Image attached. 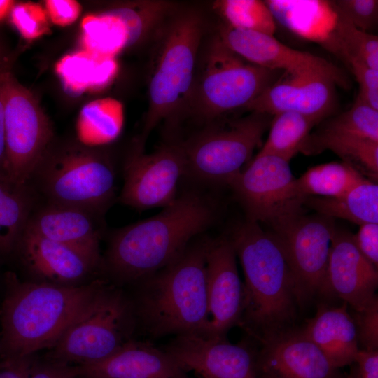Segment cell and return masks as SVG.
<instances>
[{
  "label": "cell",
  "instance_id": "obj_1",
  "mask_svg": "<svg viewBox=\"0 0 378 378\" xmlns=\"http://www.w3.org/2000/svg\"><path fill=\"white\" fill-rule=\"evenodd\" d=\"M216 216L211 200L185 192L159 214L116 230L109 239L105 267L117 280L135 284L174 261Z\"/></svg>",
  "mask_w": 378,
  "mask_h": 378
},
{
  "label": "cell",
  "instance_id": "obj_2",
  "mask_svg": "<svg viewBox=\"0 0 378 378\" xmlns=\"http://www.w3.org/2000/svg\"><path fill=\"white\" fill-rule=\"evenodd\" d=\"M4 281L0 314L2 360L51 349L106 284L102 280L71 286L22 281L12 272L6 273Z\"/></svg>",
  "mask_w": 378,
  "mask_h": 378
},
{
  "label": "cell",
  "instance_id": "obj_3",
  "mask_svg": "<svg viewBox=\"0 0 378 378\" xmlns=\"http://www.w3.org/2000/svg\"><path fill=\"white\" fill-rule=\"evenodd\" d=\"M229 237L244 275L239 325L259 342L293 327L298 303L293 273L279 239L247 219Z\"/></svg>",
  "mask_w": 378,
  "mask_h": 378
},
{
  "label": "cell",
  "instance_id": "obj_4",
  "mask_svg": "<svg viewBox=\"0 0 378 378\" xmlns=\"http://www.w3.org/2000/svg\"><path fill=\"white\" fill-rule=\"evenodd\" d=\"M209 240L191 241L170 264L135 283L130 299L137 327L149 337L207 334Z\"/></svg>",
  "mask_w": 378,
  "mask_h": 378
},
{
  "label": "cell",
  "instance_id": "obj_5",
  "mask_svg": "<svg viewBox=\"0 0 378 378\" xmlns=\"http://www.w3.org/2000/svg\"><path fill=\"white\" fill-rule=\"evenodd\" d=\"M200 14H178L161 31L148 85V108L136 144L144 148L152 131L186 107L195 76L204 34Z\"/></svg>",
  "mask_w": 378,
  "mask_h": 378
},
{
  "label": "cell",
  "instance_id": "obj_6",
  "mask_svg": "<svg viewBox=\"0 0 378 378\" xmlns=\"http://www.w3.org/2000/svg\"><path fill=\"white\" fill-rule=\"evenodd\" d=\"M116 172L110 156L81 141L49 147L29 185L48 202L78 206L102 215L115 197Z\"/></svg>",
  "mask_w": 378,
  "mask_h": 378
},
{
  "label": "cell",
  "instance_id": "obj_7",
  "mask_svg": "<svg viewBox=\"0 0 378 378\" xmlns=\"http://www.w3.org/2000/svg\"><path fill=\"white\" fill-rule=\"evenodd\" d=\"M202 64L186 108L207 122L244 108L283 73L246 61L217 34L209 43Z\"/></svg>",
  "mask_w": 378,
  "mask_h": 378
},
{
  "label": "cell",
  "instance_id": "obj_8",
  "mask_svg": "<svg viewBox=\"0 0 378 378\" xmlns=\"http://www.w3.org/2000/svg\"><path fill=\"white\" fill-rule=\"evenodd\" d=\"M130 298L106 283L49 350L48 360L71 366L102 360L134 340Z\"/></svg>",
  "mask_w": 378,
  "mask_h": 378
},
{
  "label": "cell",
  "instance_id": "obj_9",
  "mask_svg": "<svg viewBox=\"0 0 378 378\" xmlns=\"http://www.w3.org/2000/svg\"><path fill=\"white\" fill-rule=\"evenodd\" d=\"M273 115L251 111L232 119L223 118L181 143L186 174L208 183H229L241 171L270 127Z\"/></svg>",
  "mask_w": 378,
  "mask_h": 378
},
{
  "label": "cell",
  "instance_id": "obj_10",
  "mask_svg": "<svg viewBox=\"0 0 378 378\" xmlns=\"http://www.w3.org/2000/svg\"><path fill=\"white\" fill-rule=\"evenodd\" d=\"M0 95L8 178L15 186H29L36 167L53 142L52 127L36 98L19 83L10 68L0 69Z\"/></svg>",
  "mask_w": 378,
  "mask_h": 378
},
{
  "label": "cell",
  "instance_id": "obj_11",
  "mask_svg": "<svg viewBox=\"0 0 378 378\" xmlns=\"http://www.w3.org/2000/svg\"><path fill=\"white\" fill-rule=\"evenodd\" d=\"M280 241L293 273L299 306L324 296L335 218L305 211L284 218L270 226Z\"/></svg>",
  "mask_w": 378,
  "mask_h": 378
},
{
  "label": "cell",
  "instance_id": "obj_12",
  "mask_svg": "<svg viewBox=\"0 0 378 378\" xmlns=\"http://www.w3.org/2000/svg\"><path fill=\"white\" fill-rule=\"evenodd\" d=\"M295 178L289 162L273 154L258 153L228 186L247 220L270 226L304 211L295 192Z\"/></svg>",
  "mask_w": 378,
  "mask_h": 378
},
{
  "label": "cell",
  "instance_id": "obj_13",
  "mask_svg": "<svg viewBox=\"0 0 378 378\" xmlns=\"http://www.w3.org/2000/svg\"><path fill=\"white\" fill-rule=\"evenodd\" d=\"M122 172V204L139 210L164 208L178 197L179 180L187 172L186 157L181 144L164 145L151 153L135 146Z\"/></svg>",
  "mask_w": 378,
  "mask_h": 378
},
{
  "label": "cell",
  "instance_id": "obj_14",
  "mask_svg": "<svg viewBox=\"0 0 378 378\" xmlns=\"http://www.w3.org/2000/svg\"><path fill=\"white\" fill-rule=\"evenodd\" d=\"M162 349L184 370L200 378H258V349L251 340L232 344L226 337L181 335Z\"/></svg>",
  "mask_w": 378,
  "mask_h": 378
},
{
  "label": "cell",
  "instance_id": "obj_15",
  "mask_svg": "<svg viewBox=\"0 0 378 378\" xmlns=\"http://www.w3.org/2000/svg\"><path fill=\"white\" fill-rule=\"evenodd\" d=\"M336 85L335 77L320 70L284 71L244 109L272 115L293 111L323 120L335 107Z\"/></svg>",
  "mask_w": 378,
  "mask_h": 378
},
{
  "label": "cell",
  "instance_id": "obj_16",
  "mask_svg": "<svg viewBox=\"0 0 378 378\" xmlns=\"http://www.w3.org/2000/svg\"><path fill=\"white\" fill-rule=\"evenodd\" d=\"M257 352L258 378H343L303 332L294 327L260 342Z\"/></svg>",
  "mask_w": 378,
  "mask_h": 378
},
{
  "label": "cell",
  "instance_id": "obj_17",
  "mask_svg": "<svg viewBox=\"0 0 378 378\" xmlns=\"http://www.w3.org/2000/svg\"><path fill=\"white\" fill-rule=\"evenodd\" d=\"M229 237L209 239L206 251V291L210 318L206 336L226 337L239 325L244 309V286Z\"/></svg>",
  "mask_w": 378,
  "mask_h": 378
},
{
  "label": "cell",
  "instance_id": "obj_18",
  "mask_svg": "<svg viewBox=\"0 0 378 378\" xmlns=\"http://www.w3.org/2000/svg\"><path fill=\"white\" fill-rule=\"evenodd\" d=\"M378 286L377 267L358 250L353 234L336 226L326 274V298L337 297L357 311L365 307Z\"/></svg>",
  "mask_w": 378,
  "mask_h": 378
},
{
  "label": "cell",
  "instance_id": "obj_19",
  "mask_svg": "<svg viewBox=\"0 0 378 378\" xmlns=\"http://www.w3.org/2000/svg\"><path fill=\"white\" fill-rule=\"evenodd\" d=\"M217 35L230 49L255 65L283 72L317 69L332 75L340 86L349 87L348 78L334 64L312 53L291 48L274 36L233 28L225 23L219 27Z\"/></svg>",
  "mask_w": 378,
  "mask_h": 378
},
{
  "label": "cell",
  "instance_id": "obj_20",
  "mask_svg": "<svg viewBox=\"0 0 378 378\" xmlns=\"http://www.w3.org/2000/svg\"><path fill=\"white\" fill-rule=\"evenodd\" d=\"M99 216L83 208L48 202L31 214L25 228L75 249L99 267Z\"/></svg>",
  "mask_w": 378,
  "mask_h": 378
},
{
  "label": "cell",
  "instance_id": "obj_21",
  "mask_svg": "<svg viewBox=\"0 0 378 378\" xmlns=\"http://www.w3.org/2000/svg\"><path fill=\"white\" fill-rule=\"evenodd\" d=\"M78 377L191 378L162 349L132 340L99 361L74 366Z\"/></svg>",
  "mask_w": 378,
  "mask_h": 378
},
{
  "label": "cell",
  "instance_id": "obj_22",
  "mask_svg": "<svg viewBox=\"0 0 378 378\" xmlns=\"http://www.w3.org/2000/svg\"><path fill=\"white\" fill-rule=\"evenodd\" d=\"M16 248L26 267L42 282L71 286L98 267L75 249L26 228Z\"/></svg>",
  "mask_w": 378,
  "mask_h": 378
},
{
  "label": "cell",
  "instance_id": "obj_23",
  "mask_svg": "<svg viewBox=\"0 0 378 378\" xmlns=\"http://www.w3.org/2000/svg\"><path fill=\"white\" fill-rule=\"evenodd\" d=\"M276 22L295 35L316 43L341 59L338 29L341 16L333 1L267 0Z\"/></svg>",
  "mask_w": 378,
  "mask_h": 378
},
{
  "label": "cell",
  "instance_id": "obj_24",
  "mask_svg": "<svg viewBox=\"0 0 378 378\" xmlns=\"http://www.w3.org/2000/svg\"><path fill=\"white\" fill-rule=\"evenodd\" d=\"M302 330L335 367L340 369L355 360L360 347L346 302L340 307L318 304L315 316Z\"/></svg>",
  "mask_w": 378,
  "mask_h": 378
},
{
  "label": "cell",
  "instance_id": "obj_25",
  "mask_svg": "<svg viewBox=\"0 0 378 378\" xmlns=\"http://www.w3.org/2000/svg\"><path fill=\"white\" fill-rule=\"evenodd\" d=\"M330 150L358 170L362 175L374 181L378 176V141L352 135H335L310 132L302 143L300 151L306 155H318Z\"/></svg>",
  "mask_w": 378,
  "mask_h": 378
},
{
  "label": "cell",
  "instance_id": "obj_26",
  "mask_svg": "<svg viewBox=\"0 0 378 378\" xmlns=\"http://www.w3.org/2000/svg\"><path fill=\"white\" fill-rule=\"evenodd\" d=\"M118 71L115 58L99 57L83 50L65 55L56 65L64 90L74 96L107 87Z\"/></svg>",
  "mask_w": 378,
  "mask_h": 378
},
{
  "label": "cell",
  "instance_id": "obj_27",
  "mask_svg": "<svg viewBox=\"0 0 378 378\" xmlns=\"http://www.w3.org/2000/svg\"><path fill=\"white\" fill-rule=\"evenodd\" d=\"M303 206L316 213L360 225L378 223V186L366 178L340 197H307Z\"/></svg>",
  "mask_w": 378,
  "mask_h": 378
},
{
  "label": "cell",
  "instance_id": "obj_28",
  "mask_svg": "<svg viewBox=\"0 0 378 378\" xmlns=\"http://www.w3.org/2000/svg\"><path fill=\"white\" fill-rule=\"evenodd\" d=\"M366 178L346 162H332L309 168L295 178L294 190L303 204L307 197H340Z\"/></svg>",
  "mask_w": 378,
  "mask_h": 378
},
{
  "label": "cell",
  "instance_id": "obj_29",
  "mask_svg": "<svg viewBox=\"0 0 378 378\" xmlns=\"http://www.w3.org/2000/svg\"><path fill=\"white\" fill-rule=\"evenodd\" d=\"M33 205L29 186L0 181V256L13 251L26 227Z\"/></svg>",
  "mask_w": 378,
  "mask_h": 378
},
{
  "label": "cell",
  "instance_id": "obj_30",
  "mask_svg": "<svg viewBox=\"0 0 378 378\" xmlns=\"http://www.w3.org/2000/svg\"><path fill=\"white\" fill-rule=\"evenodd\" d=\"M123 121V106L118 100L106 97L92 101L80 111V141L92 146L110 143L120 133Z\"/></svg>",
  "mask_w": 378,
  "mask_h": 378
},
{
  "label": "cell",
  "instance_id": "obj_31",
  "mask_svg": "<svg viewBox=\"0 0 378 378\" xmlns=\"http://www.w3.org/2000/svg\"><path fill=\"white\" fill-rule=\"evenodd\" d=\"M80 43L91 54L113 57L128 48L126 25L117 15L104 11L86 15L81 22Z\"/></svg>",
  "mask_w": 378,
  "mask_h": 378
},
{
  "label": "cell",
  "instance_id": "obj_32",
  "mask_svg": "<svg viewBox=\"0 0 378 378\" xmlns=\"http://www.w3.org/2000/svg\"><path fill=\"white\" fill-rule=\"evenodd\" d=\"M320 119L293 111L273 115L269 136L259 153L277 155L288 162L300 151V146Z\"/></svg>",
  "mask_w": 378,
  "mask_h": 378
},
{
  "label": "cell",
  "instance_id": "obj_33",
  "mask_svg": "<svg viewBox=\"0 0 378 378\" xmlns=\"http://www.w3.org/2000/svg\"><path fill=\"white\" fill-rule=\"evenodd\" d=\"M174 10V4L164 1H143L122 4L105 11L119 17L129 34L128 48L144 42L160 28Z\"/></svg>",
  "mask_w": 378,
  "mask_h": 378
},
{
  "label": "cell",
  "instance_id": "obj_34",
  "mask_svg": "<svg viewBox=\"0 0 378 378\" xmlns=\"http://www.w3.org/2000/svg\"><path fill=\"white\" fill-rule=\"evenodd\" d=\"M213 8L233 28L274 35L276 22L265 1L220 0Z\"/></svg>",
  "mask_w": 378,
  "mask_h": 378
},
{
  "label": "cell",
  "instance_id": "obj_35",
  "mask_svg": "<svg viewBox=\"0 0 378 378\" xmlns=\"http://www.w3.org/2000/svg\"><path fill=\"white\" fill-rule=\"evenodd\" d=\"M315 131L325 134L358 136L378 141V111L356 97L349 109L324 120Z\"/></svg>",
  "mask_w": 378,
  "mask_h": 378
},
{
  "label": "cell",
  "instance_id": "obj_36",
  "mask_svg": "<svg viewBox=\"0 0 378 378\" xmlns=\"http://www.w3.org/2000/svg\"><path fill=\"white\" fill-rule=\"evenodd\" d=\"M341 18L338 29L341 60L346 64L349 60L356 59L378 70L377 36L358 29Z\"/></svg>",
  "mask_w": 378,
  "mask_h": 378
},
{
  "label": "cell",
  "instance_id": "obj_37",
  "mask_svg": "<svg viewBox=\"0 0 378 378\" xmlns=\"http://www.w3.org/2000/svg\"><path fill=\"white\" fill-rule=\"evenodd\" d=\"M9 16L12 24L26 39L37 38L50 31L46 10L38 4L15 3Z\"/></svg>",
  "mask_w": 378,
  "mask_h": 378
},
{
  "label": "cell",
  "instance_id": "obj_38",
  "mask_svg": "<svg viewBox=\"0 0 378 378\" xmlns=\"http://www.w3.org/2000/svg\"><path fill=\"white\" fill-rule=\"evenodd\" d=\"M333 3L340 15L358 29L370 33L377 25L378 1L337 0Z\"/></svg>",
  "mask_w": 378,
  "mask_h": 378
},
{
  "label": "cell",
  "instance_id": "obj_39",
  "mask_svg": "<svg viewBox=\"0 0 378 378\" xmlns=\"http://www.w3.org/2000/svg\"><path fill=\"white\" fill-rule=\"evenodd\" d=\"M358 344L363 350H378V298L376 295L363 309L351 313Z\"/></svg>",
  "mask_w": 378,
  "mask_h": 378
},
{
  "label": "cell",
  "instance_id": "obj_40",
  "mask_svg": "<svg viewBox=\"0 0 378 378\" xmlns=\"http://www.w3.org/2000/svg\"><path fill=\"white\" fill-rule=\"evenodd\" d=\"M346 66L358 83L357 97L378 111V70L356 59L349 60Z\"/></svg>",
  "mask_w": 378,
  "mask_h": 378
},
{
  "label": "cell",
  "instance_id": "obj_41",
  "mask_svg": "<svg viewBox=\"0 0 378 378\" xmlns=\"http://www.w3.org/2000/svg\"><path fill=\"white\" fill-rule=\"evenodd\" d=\"M45 4L48 18L59 26L71 24L81 12L80 4L73 0H48Z\"/></svg>",
  "mask_w": 378,
  "mask_h": 378
},
{
  "label": "cell",
  "instance_id": "obj_42",
  "mask_svg": "<svg viewBox=\"0 0 378 378\" xmlns=\"http://www.w3.org/2000/svg\"><path fill=\"white\" fill-rule=\"evenodd\" d=\"M354 241L360 253L376 267L378 266V223L360 225L353 234Z\"/></svg>",
  "mask_w": 378,
  "mask_h": 378
},
{
  "label": "cell",
  "instance_id": "obj_43",
  "mask_svg": "<svg viewBox=\"0 0 378 378\" xmlns=\"http://www.w3.org/2000/svg\"><path fill=\"white\" fill-rule=\"evenodd\" d=\"M27 378H78V375L74 366L47 360L34 362Z\"/></svg>",
  "mask_w": 378,
  "mask_h": 378
},
{
  "label": "cell",
  "instance_id": "obj_44",
  "mask_svg": "<svg viewBox=\"0 0 378 378\" xmlns=\"http://www.w3.org/2000/svg\"><path fill=\"white\" fill-rule=\"evenodd\" d=\"M350 365L349 373L343 378H378V357L374 354H360Z\"/></svg>",
  "mask_w": 378,
  "mask_h": 378
},
{
  "label": "cell",
  "instance_id": "obj_45",
  "mask_svg": "<svg viewBox=\"0 0 378 378\" xmlns=\"http://www.w3.org/2000/svg\"><path fill=\"white\" fill-rule=\"evenodd\" d=\"M34 363L32 356L3 359L0 363V378H27Z\"/></svg>",
  "mask_w": 378,
  "mask_h": 378
},
{
  "label": "cell",
  "instance_id": "obj_46",
  "mask_svg": "<svg viewBox=\"0 0 378 378\" xmlns=\"http://www.w3.org/2000/svg\"><path fill=\"white\" fill-rule=\"evenodd\" d=\"M0 181L10 183L6 168V141L4 106L0 95Z\"/></svg>",
  "mask_w": 378,
  "mask_h": 378
},
{
  "label": "cell",
  "instance_id": "obj_47",
  "mask_svg": "<svg viewBox=\"0 0 378 378\" xmlns=\"http://www.w3.org/2000/svg\"><path fill=\"white\" fill-rule=\"evenodd\" d=\"M15 2L11 0H0V21L9 15Z\"/></svg>",
  "mask_w": 378,
  "mask_h": 378
},
{
  "label": "cell",
  "instance_id": "obj_48",
  "mask_svg": "<svg viewBox=\"0 0 378 378\" xmlns=\"http://www.w3.org/2000/svg\"><path fill=\"white\" fill-rule=\"evenodd\" d=\"M10 57L0 41V68H10Z\"/></svg>",
  "mask_w": 378,
  "mask_h": 378
},
{
  "label": "cell",
  "instance_id": "obj_49",
  "mask_svg": "<svg viewBox=\"0 0 378 378\" xmlns=\"http://www.w3.org/2000/svg\"><path fill=\"white\" fill-rule=\"evenodd\" d=\"M78 378H98V377H78Z\"/></svg>",
  "mask_w": 378,
  "mask_h": 378
}]
</instances>
